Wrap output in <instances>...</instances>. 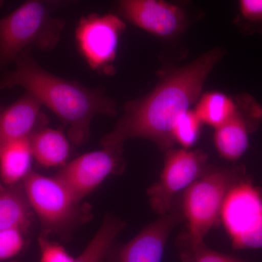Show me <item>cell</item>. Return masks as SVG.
Instances as JSON below:
<instances>
[{
    "label": "cell",
    "mask_w": 262,
    "mask_h": 262,
    "mask_svg": "<svg viewBox=\"0 0 262 262\" xmlns=\"http://www.w3.org/2000/svg\"><path fill=\"white\" fill-rule=\"evenodd\" d=\"M23 230L10 228L0 230V261L10 259L23 249Z\"/></svg>",
    "instance_id": "21"
},
{
    "label": "cell",
    "mask_w": 262,
    "mask_h": 262,
    "mask_svg": "<svg viewBox=\"0 0 262 262\" xmlns=\"http://www.w3.org/2000/svg\"><path fill=\"white\" fill-rule=\"evenodd\" d=\"M190 261L193 262H244L237 258L212 251L206 245L198 248L192 257Z\"/></svg>",
    "instance_id": "23"
},
{
    "label": "cell",
    "mask_w": 262,
    "mask_h": 262,
    "mask_svg": "<svg viewBox=\"0 0 262 262\" xmlns=\"http://www.w3.org/2000/svg\"><path fill=\"white\" fill-rule=\"evenodd\" d=\"M202 124L194 110L190 108L183 113L175 122L172 132L175 143L183 149H190L199 139Z\"/></svg>",
    "instance_id": "19"
},
{
    "label": "cell",
    "mask_w": 262,
    "mask_h": 262,
    "mask_svg": "<svg viewBox=\"0 0 262 262\" xmlns=\"http://www.w3.org/2000/svg\"><path fill=\"white\" fill-rule=\"evenodd\" d=\"M1 110H2V108L0 107V112H1Z\"/></svg>",
    "instance_id": "26"
},
{
    "label": "cell",
    "mask_w": 262,
    "mask_h": 262,
    "mask_svg": "<svg viewBox=\"0 0 262 262\" xmlns=\"http://www.w3.org/2000/svg\"><path fill=\"white\" fill-rule=\"evenodd\" d=\"M236 108L235 98L224 93L211 91L201 95L194 110L202 123L215 129L234 115Z\"/></svg>",
    "instance_id": "18"
},
{
    "label": "cell",
    "mask_w": 262,
    "mask_h": 262,
    "mask_svg": "<svg viewBox=\"0 0 262 262\" xmlns=\"http://www.w3.org/2000/svg\"><path fill=\"white\" fill-rule=\"evenodd\" d=\"M14 63L15 70L0 80V89L25 90L67 125L69 139L75 145L89 141L95 117L117 114L116 101L102 89H90L53 75L38 64L31 51L24 52Z\"/></svg>",
    "instance_id": "2"
},
{
    "label": "cell",
    "mask_w": 262,
    "mask_h": 262,
    "mask_svg": "<svg viewBox=\"0 0 262 262\" xmlns=\"http://www.w3.org/2000/svg\"><path fill=\"white\" fill-rule=\"evenodd\" d=\"M42 0H27L0 19V70L32 48L53 51L61 39L63 19L52 16Z\"/></svg>",
    "instance_id": "4"
},
{
    "label": "cell",
    "mask_w": 262,
    "mask_h": 262,
    "mask_svg": "<svg viewBox=\"0 0 262 262\" xmlns=\"http://www.w3.org/2000/svg\"><path fill=\"white\" fill-rule=\"evenodd\" d=\"M22 185L43 234L66 237L92 215L89 206L77 201L56 176L46 177L32 170Z\"/></svg>",
    "instance_id": "5"
},
{
    "label": "cell",
    "mask_w": 262,
    "mask_h": 262,
    "mask_svg": "<svg viewBox=\"0 0 262 262\" xmlns=\"http://www.w3.org/2000/svg\"><path fill=\"white\" fill-rule=\"evenodd\" d=\"M235 168L208 169L183 194L181 212L187 221V232L181 243L186 261L204 245L205 236L220 219L224 201L229 189L239 181Z\"/></svg>",
    "instance_id": "3"
},
{
    "label": "cell",
    "mask_w": 262,
    "mask_h": 262,
    "mask_svg": "<svg viewBox=\"0 0 262 262\" xmlns=\"http://www.w3.org/2000/svg\"><path fill=\"white\" fill-rule=\"evenodd\" d=\"M159 180L147 189L150 206L158 215L173 208L175 196L185 191L208 168V156L201 150L171 149L165 151Z\"/></svg>",
    "instance_id": "8"
},
{
    "label": "cell",
    "mask_w": 262,
    "mask_h": 262,
    "mask_svg": "<svg viewBox=\"0 0 262 262\" xmlns=\"http://www.w3.org/2000/svg\"><path fill=\"white\" fill-rule=\"evenodd\" d=\"M44 3L51 7L52 5H57L58 3H61L63 0H42Z\"/></svg>",
    "instance_id": "24"
},
{
    "label": "cell",
    "mask_w": 262,
    "mask_h": 262,
    "mask_svg": "<svg viewBox=\"0 0 262 262\" xmlns=\"http://www.w3.org/2000/svg\"><path fill=\"white\" fill-rule=\"evenodd\" d=\"M42 105L30 94H26L13 104L0 112V148L21 139H30L46 125Z\"/></svg>",
    "instance_id": "13"
},
{
    "label": "cell",
    "mask_w": 262,
    "mask_h": 262,
    "mask_svg": "<svg viewBox=\"0 0 262 262\" xmlns=\"http://www.w3.org/2000/svg\"><path fill=\"white\" fill-rule=\"evenodd\" d=\"M126 29L119 15L92 13L82 17L75 29L77 48L91 70L104 75L115 73L120 37Z\"/></svg>",
    "instance_id": "7"
},
{
    "label": "cell",
    "mask_w": 262,
    "mask_h": 262,
    "mask_svg": "<svg viewBox=\"0 0 262 262\" xmlns=\"http://www.w3.org/2000/svg\"><path fill=\"white\" fill-rule=\"evenodd\" d=\"M122 154V148L102 147L66 164L56 177L77 201L82 202L110 175L122 173L125 163Z\"/></svg>",
    "instance_id": "9"
},
{
    "label": "cell",
    "mask_w": 262,
    "mask_h": 262,
    "mask_svg": "<svg viewBox=\"0 0 262 262\" xmlns=\"http://www.w3.org/2000/svg\"><path fill=\"white\" fill-rule=\"evenodd\" d=\"M184 217L173 208L115 250L113 262H162L169 235Z\"/></svg>",
    "instance_id": "12"
},
{
    "label": "cell",
    "mask_w": 262,
    "mask_h": 262,
    "mask_svg": "<svg viewBox=\"0 0 262 262\" xmlns=\"http://www.w3.org/2000/svg\"><path fill=\"white\" fill-rule=\"evenodd\" d=\"M32 213L22 182L0 188V230H25L30 225Z\"/></svg>",
    "instance_id": "16"
},
{
    "label": "cell",
    "mask_w": 262,
    "mask_h": 262,
    "mask_svg": "<svg viewBox=\"0 0 262 262\" xmlns=\"http://www.w3.org/2000/svg\"><path fill=\"white\" fill-rule=\"evenodd\" d=\"M117 9L125 21L164 39L177 37L189 23L184 8L167 0H117Z\"/></svg>",
    "instance_id": "10"
},
{
    "label": "cell",
    "mask_w": 262,
    "mask_h": 262,
    "mask_svg": "<svg viewBox=\"0 0 262 262\" xmlns=\"http://www.w3.org/2000/svg\"><path fill=\"white\" fill-rule=\"evenodd\" d=\"M70 142L61 130L43 126L30 138L33 158L42 166L63 167L70 155Z\"/></svg>",
    "instance_id": "14"
},
{
    "label": "cell",
    "mask_w": 262,
    "mask_h": 262,
    "mask_svg": "<svg viewBox=\"0 0 262 262\" xmlns=\"http://www.w3.org/2000/svg\"><path fill=\"white\" fill-rule=\"evenodd\" d=\"M30 139L13 141L0 148V179L6 186L23 182L32 171Z\"/></svg>",
    "instance_id": "15"
},
{
    "label": "cell",
    "mask_w": 262,
    "mask_h": 262,
    "mask_svg": "<svg viewBox=\"0 0 262 262\" xmlns=\"http://www.w3.org/2000/svg\"><path fill=\"white\" fill-rule=\"evenodd\" d=\"M40 249V262H74L71 256L61 245L51 241L48 236L41 234L38 238Z\"/></svg>",
    "instance_id": "22"
},
{
    "label": "cell",
    "mask_w": 262,
    "mask_h": 262,
    "mask_svg": "<svg viewBox=\"0 0 262 262\" xmlns=\"http://www.w3.org/2000/svg\"><path fill=\"white\" fill-rule=\"evenodd\" d=\"M220 220L234 248H262V194L251 183L239 181L229 189Z\"/></svg>",
    "instance_id": "6"
},
{
    "label": "cell",
    "mask_w": 262,
    "mask_h": 262,
    "mask_svg": "<svg viewBox=\"0 0 262 262\" xmlns=\"http://www.w3.org/2000/svg\"><path fill=\"white\" fill-rule=\"evenodd\" d=\"M126 226L124 221L113 215H106L98 232L84 251L74 262H104L117 235Z\"/></svg>",
    "instance_id": "17"
},
{
    "label": "cell",
    "mask_w": 262,
    "mask_h": 262,
    "mask_svg": "<svg viewBox=\"0 0 262 262\" xmlns=\"http://www.w3.org/2000/svg\"><path fill=\"white\" fill-rule=\"evenodd\" d=\"M13 262H16V261H13Z\"/></svg>",
    "instance_id": "27"
},
{
    "label": "cell",
    "mask_w": 262,
    "mask_h": 262,
    "mask_svg": "<svg viewBox=\"0 0 262 262\" xmlns=\"http://www.w3.org/2000/svg\"><path fill=\"white\" fill-rule=\"evenodd\" d=\"M234 24L244 34L262 35V0H238Z\"/></svg>",
    "instance_id": "20"
},
{
    "label": "cell",
    "mask_w": 262,
    "mask_h": 262,
    "mask_svg": "<svg viewBox=\"0 0 262 262\" xmlns=\"http://www.w3.org/2000/svg\"><path fill=\"white\" fill-rule=\"evenodd\" d=\"M4 4V0H0V8Z\"/></svg>",
    "instance_id": "25"
},
{
    "label": "cell",
    "mask_w": 262,
    "mask_h": 262,
    "mask_svg": "<svg viewBox=\"0 0 262 262\" xmlns=\"http://www.w3.org/2000/svg\"><path fill=\"white\" fill-rule=\"evenodd\" d=\"M235 113L225 123L215 129L214 144L221 156L236 161L246 152L249 135L258 128L262 120V106L251 95L243 93L235 96Z\"/></svg>",
    "instance_id": "11"
},
{
    "label": "cell",
    "mask_w": 262,
    "mask_h": 262,
    "mask_svg": "<svg viewBox=\"0 0 262 262\" xmlns=\"http://www.w3.org/2000/svg\"><path fill=\"white\" fill-rule=\"evenodd\" d=\"M223 54L221 48L206 52L164 75L145 96L125 103L122 116L103 136L101 146L123 149L125 141L143 139L164 151L173 149L175 122L201 97L207 78Z\"/></svg>",
    "instance_id": "1"
}]
</instances>
